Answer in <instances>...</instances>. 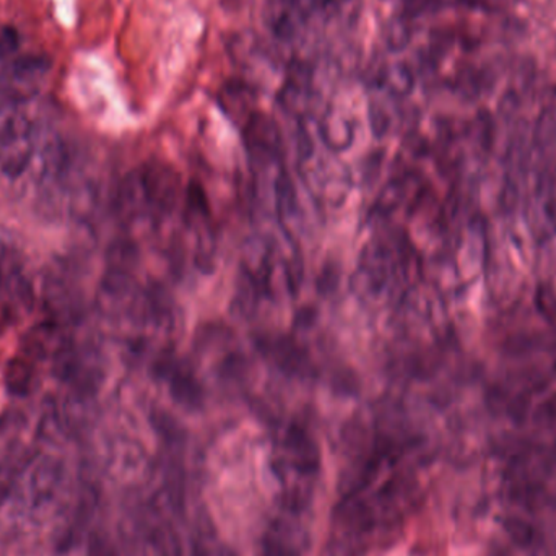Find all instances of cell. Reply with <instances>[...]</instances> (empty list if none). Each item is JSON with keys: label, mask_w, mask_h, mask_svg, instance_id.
<instances>
[{"label": "cell", "mask_w": 556, "mask_h": 556, "mask_svg": "<svg viewBox=\"0 0 556 556\" xmlns=\"http://www.w3.org/2000/svg\"><path fill=\"white\" fill-rule=\"evenodd\" d=\"M274 476L278 483L281 509L303 515L309 509L320 476V451L309 431L290 425L274 441Z\"/></svg>", "instance_id": "cell-1"}, {"label": "cell", "mask_w": 556, "mask_h": 556, "mask_svg": "<svg viewBox=\"0 0 556 556\" xmlns=\"http://www.w3.org/2000/svg\"><path fill=\"white\" fill-rule=\"evenodd\" d=\"M175 175L163 165H147L127 176L121 185L117 207L127 218L139 217L143 212H168L176 199Z\"/></svg>", "instance_id": "cell-2"}, {"label": "cell", "mask_w": 556, "mask_h": 556, "mask_svg": "<svg viewBox=\"0 0 556 556\" xmlns=\"http://www.w3.org/2000/svg\"><path fill=\"white\" fill-rule=\"evenodd\" d=\"M42 301L51 323L67 329L68 326H74L80 320L81 301L74 285L67 278L58 274L46 277Z\"/></svg>", "instance_id": "cell-3"}, {"label": "cell", "mask_w": 556, "mask_h": 556, "mask_svg": "<svg viewBox=\"0 0 556 556\" xmlns=\"http://www.w3.org/2000/svg\"><path fill=\"white\" fill-rule=\"evenodd\" d=\"M296 518H300V515L283 511V515L267 528L261 556H303L304 532Z\"/></svg>", "instance_id": "cell-4"}, {"label": "cell", "mask_w": 556, "mask_h": 556, "mask_svg": "<svg viewBox=\"0 0 556 556\" xmlns=\"http://www.w3.org/2000/svg\"><path fill=\"white\" fill-rule=\"evenodd\" d=\"M244 143L254 160L277 159L280 152V132L276 121L264 113H253L243 129Z\"/></svg>", "instance_id": "cell-5"}, {"label": "cell", "mask_w": 556, "mask_h": 556, "mask_svg": "<svg viewBox=\"0 0 556 556\" xmlns=\"http://www.w3.org/2000/svg\"><path fill=\"white\" fill-rule=\"evenodd\" d=\"M71 340L67 329L58 324L48 323L39 324V326L29 329L23 339V352L26 358L31 359H52L55 353Z\"/></svg>", "instance_id": "cell-6"}, {"label": "cell", "mask_w": 556, "mask_h": 556, "mask_svg": "<svg viewBox=\"0 0 556 556\" xmlns=\"http://www.w3.org/2000/svg\"><path fill=\"white\" fill-rule=\"evenodd\" d=\"M62 464L55 457H42L36 464L29 480V493L33 505L39 506L48 503L54 496L55 490L61 485Z\"/></svg>", "instance_id": "cell-7"}, {"label": "cell", "mask_w": 556, "mask_h": 556, "mask_svg": "<svg viewBox=\"0 0 556 556\" xmlns=\"http://www.w3.org/2000/svg\"><path fill=\"white\" fill-rule=\"evenodd\" d=\"M35 365L26 356H15L7 363L5 381L7 391L15 397H26L35 388Z\"/></svg>", "instance_id": "cell-8"}, {"label": "cell", "mask_w": 556, "mask_h": 556, "mask_svg": "<svg viewBox=\"0 0 556 556\" xmlns=\"http://www.w3.org/2000/svg\"><path fill=\"white\" fill-rule=\"evenodd\" d=\"M253 88L244 81H228L220 93V104L228 114H243L253 103Z\"/></svg>", "instance_id": "cell-9"}, {"label": "cell", "mask_w": 556, "mask_h": 556, "mask_svg": "<svg viewBox=\"0 0 556 556\" xmlns=\"http://www.w3.org/2000/svg\"><path fill=\"white\" fill-rule=\"evenodd\" d=\"M192 544H194L192 545L194 556H237L217 538L215 532H212L211 526L199 525Z\"/></svg>", "instance_id": "cell-10"}, {"label": "cell", "mask_w": 556, "mask_h": 556, "mask_svg": "<svg viewBox=\"0 0 556 556\" xmlns=\"http://www.w3.org/2000/svg\"><path fill=\"white\" fill-rule=\"evenodd\" d=\"M381 85L386 91H391L392 94L405 93L410 88V74L402 65H392V67L388 65L382 68Z\"/></svg>", "instance_id": "cell-11"}, {"label": "cell", "mask_w": 556, "mask_h": 556, "mask_svg": "<svg viewBox=\"0 0 556 556\" xmlns=\"http://www.w3.org/2000/svg\"><path fill=\"white\" fill-rule=\"evenodd\" d=\"M16 477H18V467H16L13 460L0 464V506L3 505V502L12 493Z\"/></svg>", "instance_id": "cell-12"}]
</instances>
